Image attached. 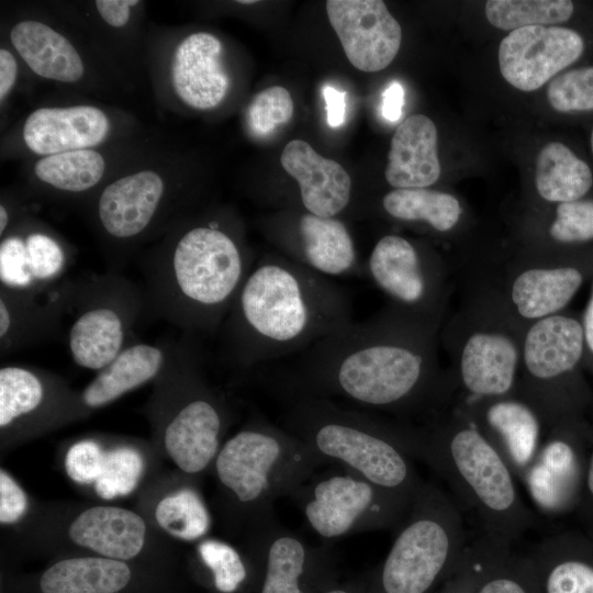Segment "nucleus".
Returning a JSON list of instances; mask_svg holds the SVG:
<instances>
[{
    "mask_svg": "<svg viewBox=\"0 0 593 593\" xmlns=\"http://www.w3.org/2000/svg\"><path fill=\"white\" fill-rule=\"evenodd\" d=\"M535 555L547 567L545 593H593V564L566 557L555 538L540 541Z\"/></svg>",
    "mask_w": 593,
    "mask_h": 593,
    "instance_id": "obj_38",
    "label": "nucleus"
},
{
    "mask_svg": "<svg viewBox=\"0 0 593 593\" xmlns=\"http://www.w3.org/2000/svg\"><path fill=\"white\" fill-rule=\"evenodd\" d=\"M280 163L298 182L303 212L337 217L348 208L351 179L339 163L321 156L302 139L284 146Z\"/></svg>",
    "mask_w": 593,
    "mask_h": 593,
    "instance_id": "obj_21",
    "label": "nucleus"
},
{
    "mask_svg": "<svg viewBox=\"0 0 593 593\" xmlns=\"http://www.w3.org/2000/svg\"><path fill=\"white\" fill-rule=\"evenodd\" d=\"M110 130L105 113L92 105L42 108L23 126L26 146L40 155L88 149L102 142Z\"/></svg>",
    "mask_w": 593,
    "mask_h": 593,
    "instance_id": "obj_24",
    "label": "nucleus"
},
{
    "mask_svg": "<svg viewBox=\"0 0 593 593\" xmlns=\"http://www.w3.org/2000/svg\"><path fill=\"white\" fill-rule=\"evenodd\" d=\"M584 42L573 30L533 25L514 30L499 46V65L504 79L522 91H534L574 63Z\"/></svg>",
    "mask_w": 593,
    "mask_h": 593,
    "instance_id": "obj_15",
    "label": "nucleus"
},
{
    "mask_svg": "<svg viewBox=\"0 0 593 593\" xmlns=\"http://www.w3.org/2000/svg\"><path fill=\"white\" fill-rule=\"evenodd\" d=\"M256 1H253V0H249V1H245V0H242V1H238V3H242V4H251V3H255Z\"/></svg>",
    "mask_w": 593,
    "mask_h": 593,
    "instance_id": "obj_54",
    "label": "nucleus"
},
{
    "mask_svg": "<svg viewBox=\"0 0 593 593\" xmlns=\"http://www.w3.org/2000/svg\"><path fill=\"white\" fill-rule=\"evenodd\" d=\"M580 459L564 437L553 433L541 446L521 481L535 505L544 513L570 508L580 494Z\"/></svg>",
    "mask_w": 593,
    "mask_h": 593,
    "instance_id": "obj_25",
    "label": "nucleus"
},
{
    "mask_svg": "<svg viewBox=\"0 0 593 593\" xmlns=\"http://www.w3.org/2000/svg\"><path fill=\"white\" fill-rule=\"evenodd\" d=\"M353 322L347 293L287 257L253 266L223 323L230 359L242 368L301 354Z\"/></svg>",
    "mask_w": 593,
    "mask_h": 593,
    "instance_id": "obj_2",
    "label": "nucleus"
},
{
    "mask_svg": "<svg viewBox=\"0 0 593 593\" xmlns=\"http://www.w3.org/2000/svg\"><path fill=\"white\" fill-rule=\"evenodd\" d=\"M122 560L104 557L70 558L56 562L41 577L43 593H116L130 582Z\"/></svg>",
    "mask_w": 593,
    "mask_h": 593,
    "instance_id": "obj_31",
    "label": "nucleus"
},
{
    "mask_svg": "<svg viewBox=\"0 0 593 593\" xmlns=\"http://www.w3.org/2000/svg\"><path fill=\"white\" fill-rule=\"evenodd\" d=\"M384 177L394 189L428 188L439 179L437 128L428 116L411 115L395 130Z\"/></svg>",
    "mask_w": 593,
    "mask_h": 593,
    "instance_id": "obj_28",
    "label": "nucleus"
},
{
    "mask_svg": "<svg viewBox=\"0 0 593 593\" xmlns=\"http://www.w3.org/2000/svg\"><path fill=\"white\" fill-rule=\"evenodd\" d=\"M365 276L388 298L389 305L443 325L448 299L446 268L429 250L401 235L387 234L374 244Z\"/></svg>",
    "mask_w": 593,
    "mask_h": 593,
    "instance_id": "obj_13",
    "label": "nucleus"
},
{
    "mask_svg": "<svg viewBox=\"0 0 593 593\" xmlns=\"http://www.w3.org/2000/svg\"><path fill=\"white\" fill-rule=\"evenodd\" d=\"M585 350L582 323L559 313L526 325L516 395L526 401L544 425L553 427L562 414L561 387Z\"/></svg>",
    "mask_w": 593,
    "mask_h": 593,
    "instance_id": "obj_12",
    "label": "nucleus"
},
{
    "mask_svg": "<svg viewBox=\"0 0 593 593\" xmlns=\"http://www.w3.org/2000/svg\"><path fill=\"white\" fill-rule=\"evenodd\" d=\"M105 452L92 439H83L75 443L68 449L65 457L67 475L79 484L94 483L102 471Z\"/></svg>",
    "mask_w": 593,
    "mask_h": 593,
    "instance_id": "obj_44",
    "label": "nucleus"
},
{
    "mask_svg": "<svg viewBox=\"0 0 593 593\" xmlns=\"http://www.w3.org/2000/svg\"><path fill=\"white\" fill-rule=\"evenodd\" d=\"M294 111L290 92L280 86L269 87L258 92L251 100L247 121L257 136H268L280 125L288 123Z\"/></svg>",
    "mask_w": 593,
    "mask_h": 593,
    "instance_id": "obj_40",
    "label": "nucleus"
},
{
    "mask_svg": "<svg viewBox=\"0 0 593 593\" xmlns=\"http://www.w3.org/2000/svg\"><path fill=\"white\" fill-rule=\"evenodd\" d=\"M18 74L14 56L5 48L0 49V100L2 101L12 89Z\"/></svg>",
    "mask_w": 593,
    "mask_h": 593,
    "instance_id": "obj_49",
    "label": "nucleus"
},
{
    "mask_svg": "<svg viewBox=\"0 0 593 593\" xmlns=\"http://www.w3.org/2000/svg\"><path fill=\"white\" fill-rule=\"evenodd\" d=\"M283 427L325 465H337L413 501L423 481L410 451V425L339 405L325 398H290Z\"/></svg>",
    "mask_w": 593,
    "mask_h": 593,
    "instance_id": "obj_5",
    "label": "nucleus"
},
{
    "mask_svg": "<svg viewBox=\"0 0 593 593\" xmlns=\"http://www.w3.org/2000/svg\"><path fill=\"white\" fill-rule=\"evenodd\" d=\"M322 466L303 441L259 415L214 459L219 483L249 526L273 514L278 497L292 499Z\"/></svg>",
    "mask_w": 593,
    "mask_h": 593,
    "instance_id": "obj_7",
    "label": "nucleus"
},
{
    "mask_svg": "<svg viewBox=\"0 0 593 593\" xmlns=\"http://www.w3.org/2000/svg\"><path fill=\"white\" fill-rule=\"evenodd\" d=\"M165 199V181L153 170L123 176L102 190L96 205L97 220L101 233L118 247L109 270L119 271L127 247L155 226Z\"/></svg>",
    "mask_w": 593,
    "mask_h": 593,
    "instance_id": "obj_14",
    "label": "nucleus"
},
{
    "mask_svg": "<svg viewBox=\"0 0 593 593\" xmlns=\"http://www.w3.org/2000/svg\"><path fill=\"white\" fill-rule=\"evenodd\" d=\"M190 339L186 335L175 342L161 372L176 401L163 428V443L181 471L197 474L214 462L228 418L224 402L202 377L201 358Z\"/></svg>",
    "mask_w": 593,
    "mask_h": 593,
    "instance_id": "obj_10",
    "label": "nucleus"
},
{
    "mask_svg": "<svg viewBox=\"0 0 593 593\" xmlns=\"http://www.w3.org/2000/svg\"><path fill=\"white\" fill-rule=\"evenodd\" d=\"M593 183L590 167L566 145L552 142L537 157L535 184L539 197L551 203L581 200Z\"/></svg>",
    "mask_w": 593,
    "mask_h": 593,
    "instance_id": "obj_33",
    "label": "nucleus"
},
{
    "mask_svg": "<svg viewBox=\"0 0 593 593\" xmlns=\"http://www.w3.org/2000/svg\"><path fill=\"white\" fill-rule=\"evenodd\" d=\"M292 500L309 526L325 539L379 529L396 530L414 501L347 471L314 475Z\"/></svg>",
    "mask_w": 593,
    "mask_h": 593,
    "instance_id": "obj_11",
    "label": "nucleus"
},
{
    "mask_svg": "<svg viewBox=\"0 0 593 593\" xmlns=\"http://www.w3.org/2000/svg\"><path fill=\"white\" fill-rule=\"evenodd\" d=\"M478 593H528L526 588L515 578L507 574L489 577L480 585Z\"/></svg>",
    "mask_w": 593,
    "mask_h": 593,
    "instance_id": "obj_50",
    "label": "nucleus"
},
{
    "mask_svg": "<svg viewBox=\"0 0 593 593\" xmlns=\"http://www.w3.org/2000/svg\"><path fill=\"white\" fill-rule=\"evenodd\" d=\"M547 98L559 112L593 110V67L572 69L555 77L547 88Z\"/></svg>",
    "mask_w": 593,
    "mask_h": 593,
    "instance_id": "obj_41",
    "label": "nucleus"
},
{
    "mask_svg": "<svg viewBox=\"0 0 593 593\" xmlns=\"http://www.w3.org/2000/svg\"><path fill=\"white\" fill-rule=\"evenodd\" d=\"M322 93L325 100L327 123L331 127L342 126L346 120V97L344 90H338L332 85H324Z\"/></svg>",
    "mask_w": 593,
    "mask_h": 593,
    "instance_id": "obj_46",
    "label": "nucleus"
},
{
    "mask_svg": "<svg viewBox=\"0 0 593 593\" xmlns=\"http://www.w3.org/2000/svg\"><path fill=\"white\" fill-rule=\"evenodd\" d=\"M203 563L213 574L215 588L233 593L246 578V569L239 553L228 544L208 539L198 546Z\"/></svg>",
    "mask_w": 593,
    "mask_h": 593,
    "instance_id": "obj_42",
    "label": "nucleus"
},
{
    "mask_svg": "<svg viewBox=\"0 0 593 593\" xmlns=\"http://www.w3.org/2000/svg\"><path fill=\"white\" fill-rule=\"evenodd\" d=\"M69 249L40 228H22L2 236L0 288L35 296L52 294L71 278Z\"/></svg>",
    "mask_w": 593,
    "mask_h": 593,
    "instance_id": "obj_16",
    "label": "nucleus"
},
{
    "mask_svg": "<svg viewBox=\"0 0 593 593\" xmlns=\"http://www.w3.org/2000/svg\"><path fill=\"white\" fill-rule=\"evenodd\" d=\"M175 342L132 343L98 371L79 395L87 410L103 407L125 393L156 380L164 371Z\"/></svg>",
    "mask_w": 593,
    "mask_h": 593,
    "instance_id": "obj_26",
    "label": "nucleus"
},
{
    "mask_svg": "<svg viewBox=\"0 0 593 593\" xmlns=\"http://www.w3.org/2000/svg\"><path fill=\"white\" fill-rule=\"evenodd\" d=\"M585 483H586L589 495L593 500V452L589 460Z\"/></svg>",
    "mask_w": 593,
    "mask_h": 593,
    "instance_id": "obj_52",
    "label": "nucleus"
},
{
    "mask_svg": "<svg viewBox=\"0 0 593 593\" xmlns=\"http://www.w3.org/2000/svg\"><path fill=\"white\" fill-rule=\"evenodd\" d=\"M404 105V89L400 82H391L382 93L381 112L385 120L396 122Z\"/></svg>",
    "mask_w": 593,
    "mask_h": 593,
    "instance_id": "obj_48",
    "label": "nucleus"
},
{
    "mask_svg": "<svg viewBox=\"0 0 593 593\" xmlns=\"http://www.w3.org/2000/svg\"><path fill=\"white\" fill-rule=\"evenodd\" d=\"M66 315L72 361L99 371L132 344L134 327L146 317L145 294L119 271L74 278Z\"/></svg>",
    "mask_w": 593,
    "mask_h": 593,
    "instance_id": "obj_9",
    "label": "nucleus"
},
{
    "mask_svg": "<svg viewBox=\"0 0 593 593\" xmlns=\"http://www.w3.org/2000/svg\"><path fill=\"white\" fill-rule=\"evenodd\" d=\"M155 518L166 533L182 540L201 538L210 528L208 508L192 489H181L161 499Z\"/></svg>",
    "mask_w": 593,
    "mask_h": 593,
    "instance_id": "obj_37",
    "label": "nucleus"
},
{
    "mask_svg": "<svg viewBox=\"0 0 593 593\" xmlns=\"http://www.w3.org/2000/svg\"><path fill=\"white\" fill-rule=\"evenodd\" d=\"M10 40L27 66L43 78L77 82L83 76V63L72 44L42 22L25 20L16 23Z\"/></svg>",
    "mask_w": 593,
    "mask_h": 593,
    "instance_id": "obj_30",
    "label": "nucleus"
},
{
    "mask_svg": "<svg viewBox=\"0 0 593 593\" xmlns=\"http://www.w3.org/2000/svg\"><path fill=\"white\" fill-rule=\"evenodd\" d=\"M105 170L103 156L93 149H79L41 158L34 168L36 178L46 186L67 193L94 188Z\"/></svg>",
    "mask_w": 593,
    "mask_h": 593,
    "instance_id": "obj_35",
    "label": "nucleus"
},
{
    "mask_svg": "<svg viewBox=\"0 0 593 593\" xmlns=\"http://www.w3.org/2000/svg\"><path fill=\"white\" fill-rule=\"evenodd\" d=\"M69 538L104 558L130 560L145 544L146 525L133 511L92 506L81 512L68 528Z\"/></svg>",
    "mask_w": 593,
    "mask_h": 593,
    "instance_id": "obj_29",
    "label": "nucleus"
},
{
    "mask_svg": "<svg viewBox=\"0 0 593 593\" xmlns=\"http://www.w3.org/2000/svg\"><path fill=\"white\" fill-rule=\"evenodd\" d=\"M172 87L189 107L208 110L225 98L230 78L222 64V43L211 33L197 32L177 47L171 64Z\"/></svg>",
    "mask_w": 593,
    "mask_h": 593,
    "instance_id": "obj_22",
    "label": "nucleus"
},
{
    "mask_svg": "<svg viewBox=\"0 0 593 593\" xmlns=\"http://www.w3.org/2000/svg\"><path fill=\"white\" fill-rule=\"evenodd\" d=\"M501 451L521 480L535 459L544 434L537 412L517 395L458 404Z\"/></svg>",
    "mask_w": 593,
    "mask_h": 593,
    "instance_id": "obj_20",
    "label": "nucleus"
},
{
    "mask_svg": "<svg viewBox=\"0 0 593 593\" xmlns=\"http://www.w3.org/2000/svg\"><path fill=\"white\" fill-rule=\"evenodd\" d=\"M60 383L40 369L22 365H4L0 369V427L13 426L49 404L60 392Z\"/></svg>",
    "mask_w": 593,
    "mask_h": 593,
    "instance_id": "obj_32",
    "label": "nucleus"
},
{
    "mask_svg": "<svg viewBox=\"0 0 593 593\" xmlns=\"http://www.w3.org/2000/svg\"><path fill=\"white\" fill-rule=\"evenodd\" d=\"M282 225L276 239L290 260L327 278L365 276V265L340 219L302 212Z\"/></svg>",
    "mask_w": 593,
    "mask_h": 593,
    "instance_id": "obj_18",
    "label": "nucleus"
},
{
    "mask_svg": "<svg viewBox=\"0 0 593 593\" xmlns=\"http://www.w3.org/2000/svg\"><path fill=\"white\" fill-rule=\"evenodd\" d=\"M440 329L388 304L299 354L278 385L289 399H342L399 415L435 410L455 392L438 361Z\"/></svg>",
    "mask_w": 593,
    "mask_h": 593,
    "instance_id": "obj_1",
    "label": "nucleus"
},
{
    "mask_svg": "<svg viewBox=\"0 0 593 593\" xmlns=\"http://www.w3.org/2000/svg\"><path fill=\"white\" fill-rule=\"evenodd\" d=\"M583 272L571 265L534 258L507 268L502 292L523 324L562 312L583 283Z\"/></svg>",
    "mask_w": 593,
    "mask_h": 593,
    "instance_id": "obj_19",
    "label": "nucleus"
},
{
    "mask_svg": "<svg viewBox=\"0 0 593 593\" xmlns=\"http://www.w3.org/2000/svg\"><path fill=\"white\" fill-rule=\"evenodd\" d=\"M573 3L569 0H489L485 15L495 27L514 31L526 26L555 24L569 20Z\"/></svg>",
    "mask_w": 593,
    "mask_h": 593,
    "instance_id": "obj_36",
    "label": "nucleus"
},
{
    "mask_svg": "<svg viewBox=\"0 0 593 593\" xmlns=\"http://www.w3.org/2000/svg\"><path fill=\"white\" fill-rule=\"evenodd\" d=\"M462 517L454 499L423 482L383 562L382 593H427L466 550Z\"/></svg>",
    "mask_w": 593,
    "mask_h": 593,
    "instance_id": "obj_8",
    "label": "nucleus"
},
{
    "mask_svg": "<svg viewBox=\"0 0 593 593\" xmlns=\"http://www.w3.org/2000/svg\"><path fill=\"white\" fill-rule=\"evenodd\" d=\"M410 450L446 481L482 534L512 545L535 525L507 461L461 409L411 426Z\"/></svg>",
    "mask_w": 593,
    "mask_h": 593,
    "instance_id": "obj_4",
    "label": "nucleus"
},
{
    "mask_svg": "<svg viewBox=\"0 0 593 593\" xmlns=\"http://www.w3.org/2000/svg\"><path fill=\"white\" fill-rule=\"evenodd\" d=\"M325 593H349L347 592L346 590H342V589H334V590H329Z\"/></svg>",
    "mask_w": 593,
    "mask_h": 593,
    "instance_id": "obj_53",
    "label": "nucleus"
},
{
    "mask_svg": "<svg viewBox=\"0 0 593 593\" xmlns=\"http://www.w3.org/2000/svg\"><path fill=\"white\" fill-rule=\"evenodd\" d=\"M253 268L243 242L216 217L190 224L143 260L146 317L187 335L223 325Z\"/></svg>",
    "mask_w": 593,
    "mask_h": 593,
    "instance_id": "obj_3",
    "label": "nucleus"
},
{
    "mask_svg": "<svg viewBox=\"0 0 593 593\" xmlns=\"http://www.w3.org/2000/svg\"><path fill=\"white\" fill-rule=\"evenodd\" d=\"M526 325L499 288L484 286L440 329L461 402L516 395Z\"/></svg>",
    "mask_w": 593,
    "mask_h": 593,
    "instance_id": "obj_6",
    "label": "nucleus"
},
{
    "mask_svg": "<svg viewBox=\"0 0 593 593\" xmlns=\"http://www.w3.org/2000/svg\"><path fill=\"white\" fill-rule=\"evenodd\" d=\"M581 323L584 333L585 349H589V351L593 355V284L591 295L584 311L583 321Z\"/></svg>",
    "mask_w": 593,
    "mask_h": 593,
    "instance_id": "obj_51",
    "label": "nucleus"
},
{
    "mask_svg": "<svg viewBox=\"0 0 593 593\" xmlns=\"http://www.w3.org/2000/svg\"><path fill=\"white\" fill-rule=\"evenodd\" d=\"M381 206L394 220L424 223L437 233L452 231L463 214L455 195L427 188L393 189L383 195Z\"/></svg>",
    "mask_w": 593,
    "mask_h": 593,
    "instance_id": "obj_34",
    "label": "nucleus"
},
{
    "mask_svg": "<svg viewBox=\"0 0 593 593\" xmlns=\"http://www.w3.org/2000/svg\"><path fill=\"white\" fill-rule=\"evenodd\" d=\"M251 542L265 559L261 593H304L301 579L322 551L288 529L275 513L250 526Z\"/></svg>",
    "mask_w": 593,
    "mask_h": 593,
    "instance_id": "obj_27",
    "label": "nucleus"
},
{
    "mask_svg": "<svg viewBox=\"0 0 593 593\" xmlns=\"http://www.w3.org/2000/svg\"><path fill=\"white\" fill-rule=\"evenodd\" d=\"M591 148H592V153H593V131H592V135H591Z\"/></svg>",
    "mask_w": 593,
    "mask_h": 593,
    "instance_id": "obj_55",
    "label": "nucleus"
},
{
    "mask_svg": "<svg viewBox=\"0 0 593 593\" xmlns=\"http://www.w3.org/2000/svg\"><path fill=\"white\" fill-rule=\"evenodd\" d=\"M27 508V499L21 486L4 470L0 471V522L13 524L20 521Z\"/></svg>",
    "mask_w": 593,
    "mask_h": 593,
    "instance_id": "obj_45",
    "label": "nucleus"
},
{
    "mask_svg": "<svg viewBox=\"0 0 593 593\" xmlns=\"http://www.w3.org/2000/svg\"><path fill=\"white\" fill-rule=\"evenodd\" d=\"M326 12L350 64L366 72L389 66L402 41L399 22L381 0H328Z\"/></svg>",
    "mask_w": 593,
    "mask_h": 593,
    "instance_id": "obj_17",
    "label": "nucleus"
},
{
    "mask_svg": "<svg viewBox=\"0 0 593 593\" xmlns=\"http://www.w3.org/2000/svg\"><path fill=\"white\" fill-rule=\"evenodd\" d=\"M137 3V0H98L94 2L103 21L113 27L124 26L130 20V8Z\"/></svg>",
    "mask_w": 593,
    "mask_h": 593,
    "instance_id": "obj_47",
    "label": "nucleus"
},
{
    "mask_svg": "<svg viewBox=\"0 0 593 593\" xmlns=\"http://www.w3.org/2000/svg\"><path fill=\"white\" fill-rule=\"evenodd\" d=\"M144 459L132 447H118L105 452L102 471L94 482L97 494L104 500L132 493L144 472Z\"/></svg>",
    "mask_w": 593,
    "mask_h": 593,
    "instance_id": "obj_39",
    "label": "nucleus"
},
{
    "mask_svg": "<svg viewBox=\"0 0 593 593\" xmlns=\"http://www.w3.org/2000/svg\"><path fill=\"white\" fill-rule=\"evenodd\" d=\"M548 235L552 242L559 244L593 239V200L559 203L549 224Z\"/></svg>",
    "mask_w": 593,
    "mask_h": 593,
    "instance_id": "obj_43",
    "label": "nucleus"
},
{
    "mask_svg": "<svg viewBox=\"0 0 593 593\" xmlns=\"http://www.w3.org/2000/svg\"><path fill=\"white\" fill-rule=\"evenodd\" d=\"M72 281L74 278L58 291L44 296L0 288L1 357L56 335L66 316Z\"/></svg>",
    "mask_w": 593,
    "mask_h": 593,
    "instance_id": "obj_23",
    "label": "nucleus"
}]
</instances>
